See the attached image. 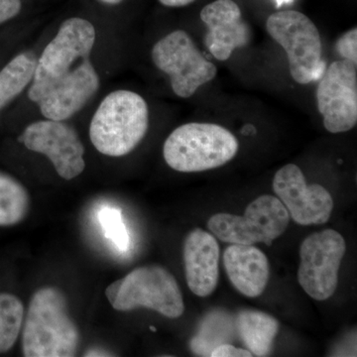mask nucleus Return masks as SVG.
<instances>
[{
	"label": "nucleus",
	"mask_w": 357,
	"mask_h": 357,
	"mask_svg": "<svg viewBox=\"0 0 357 357\" xmlns=\"http://www.w3.org/2000/svg\"><path fill=\"white\" fill-rule=\"evenodd\" d=\"M95 27L84 18L65 20L37 60L28 96L38 103L58 86L98 76L89 60L96 42Z\"/></svg>",
	"instance_id": "1"
},
{
	"label": "nucleus",
	"mask_w": 357,
	"mask_h": 357,
	"mask_svg": "<svg viewBox=\"0 0 357 357\" xmlns=\"http://www.w3.org/2000/svg\"><path fill=\"white\" fill-rule=\"evenodd\" d=\"M23 323L24 356H76L81 335L70 318L67 299L59 289L44 287L36 291Z\"/></svg>",
	"instance_id": "2"
},
{
	"label": "nucleus",
	"mask_w": 357,
	"mask_h": 357,
	"mask_svg": "<svg viewBox=\"0 0 357 357\" xmlns=\"http://www.w3.org/2000/svg\"><path fill=\"white\" fill-rule=\"evenodd\" d=\"M149 109L144 98L119 89L103 98L89 126V138L100 153L126 156L146 135Z\"/></svg>",
	"instance_id": "3"
},
{
	"label": "nucleus",
	"mask_w": 357,
	"mask_h": 357,
	"mask_svg": "<svg viewBox=\"0 0 357 357\" xmlns=\"http://www.w3.org/2000/svg\"><path fill=\"white\" fill-rule=\"evenodd\" d=\"M239 143L229 129L215 123L191 122L176 128L163 146L166 163L173 170L197 173L213 170L236 157Z\"/></svg>",
	"instance_id": "4"
},
{
	"label": "nucleus",
	"mask_w": 357,
	"mask_h": 357,
	"mask_svg": "<svg viewBox=\"0 0 357 357\" xmlns=\"http://www.w3.org/2000/svg\"><path fill=\"white\" fill-rule=\"evenodd\" d=\"M105 296L116 311L147 307L169 319H177L185 311L184 299L175 277L158 265L135 268L107 286Z\"/></svg>",
	"instance_id": "5"
},
{
	"label": "nucleus",
	"mask_w": 357,
	"mask_h": 357,
	"mask_svg": "<svg viewBox=\"0 0 357 357\" xmlns=\"http://www.w3.org/2000/svg\"><path fill=\"white\" fill-rule=\"evenodd\" d=\"M268 34L287 54L294 81L307 84L319 79L326 70L321 34L314 23L296 10L277 11L268 17Z\"/></svg>",
	"instance_id": "6"
},
{
	"label": "nucleus",
	"mask_w": 357,
	"mask_h": 357,
	"mask_svg": "<svg viewBox=\"0 0 357 357\" xmlns=\"http://www.w3.org/2000/svg\"><path fill=\"white\" fill-rule=\"evenodd\" d=\"M289 222L290 215L280 199L263 195L248 204L243 217L217 213L208 220V227L223 243L271 245L285 232Z\"/></svg>",
	"instance_id": "7"
},
{
	"label": "nucleus",
	"mask_w": 357,
	"mask_h": 357,
	"mask_svg": "<svg viewBox=\"0 0 357 357\" xmlns=\"http://www.w3.org/2000/svg\"><path fill=\"white\" fill-rule=\"evenodd\" d=\"M152 61L157 69L170 77L174 93L189 98L199 86L210 83L218 74L215 64L210 62L194 40L183 30L169 33L152 49Z\"/></svg>",
	"instance_id": "8"
},
{
	"label": "nucleus",
	"mask_w": 357,
	"mask_h": 357,
	"mask_svg": "<svg viewBox=\"0 0 357 357\" xmlns=\"http://www.w3.org/2000/svg\"><path fill=\"white\" fill-rule=\"evenodd\" d=\"M345 251L344 237L333 229L314 232L303 241L298 282L312 299L326 301L335 294Z\"/></svg>",
	"instance_id": "9"
},
{
	"label": "nucleus",
	"mask_w": 357,
	"mask_h": 357,
	"mask_svg": "<svg viewBox=\"0 0 357 357\" xmlns=\"http://www.w3.org/2000/svg\"><path fill=\"white\" fill-rule=\"evenodd\" d=\"M317 105L330 133L347 132L357 123V64L349 60L332 63L319 77Z\"/></svg>",
	"instance_id": "10"
},
{
	"label": "nucleus",
	"mask_w": 357,
	"mask_h": 357,
	"mask_svg": "<svg viewBox=\"0 0 357 357\" xmlns=\"http://www.w3.org/2000/svg\"><path fill=\"white\" fill-rule=\"evenodd\" d=\"M27 149L50 159L65 180L81 175L86 168L84 147L74 128L63 121H41L30 124L20 137Z\"/></svg>",
	"instance_id": "11"
},
{
	"label": "nucleus",
	"mask_w": 357,
	"mask_h": 357,
	"mask_svg": "<svg viewBox=\"0 0 357 357\" xmlns=\"http://www.w3.org/2000/svg\"><path fill=\"white\" fill-rule=\"evenodd\" d=\"M273 191L298 225H325L330 220L333 210L330 192L323 185H307L304 174L295 164L277 171Z\"/></svg>",
	"instance_id": "12"
},
{
	"label": "nucleus",
	"mask_w": 357,
	"mask_h": 357,
	"mask_svg": "<svg viewBox=\"0 0 357 357\" xmlns=\"http://www.w3.org/2000/svg\"><path fill=\"white\" fill-rule=\"evenodd\" d=\"M201 20L208 28L204 44L218 61L229 60L234 50L251 39V29L234 0H215L202 9Z\"/></svg>",
	"instance_id": "13"
},
{
	"label": "nucleus",
	"mask_w": 357,
	"mask_h": 357,
	"mask_svg": "<svg viewBox=\"0 0 357 357\" xmlns=\"http://www.w3.org/2000/svg\"><path fill=\"white\" fill-rule=\"evenodd\" d=\"M220 245L213 234L201 229L188 234L184 244L185 280L190 290L206 298L217 289Z\"/></svg>",
	"instance_id": "14"
},
{
	"label": "nucleus",
	"mask_w": 357,
	"mask_h": 357,
	"mask_svg": "<svg viewBox=\"0 0 357 357\" xmlns=\"http://www.w3.org/2000/svg\"><path fill=\"white\" fill-rule=\"evenodd\" d=\"M223 265L234 287L245 297L257 298L264 292L269 279V263L259 248L230 244L223 252Z\"/></svg>",
	"instance_id": "15"
},
{
	"label": "nucleus",
	"mask_w": 357,
	"mask_h": 357,
	"mask_svg": "<svg viewBox=\"0 0 357 357\" xmlns=\"http://www.w3.org/2000/svg\"><path fill=\"white\" fill-rule=\"evenodd\" d=\"M236 330L253 356H268L273 349L279 331V321L266 312L246 310L239 312Z\"/></svg>",
	"instance_id": "16"
},
{
	"label": "nucleus",
	"mask_w": 357,
	"mask_h": 357,
	"mask_svg": "<svg viewBox=\"0 0 357 357\" xmlns=\"http://www.w3.org/2000/svg\"><path fill=\"white\" fill-rule=\"evenodd\" d=\"M37 59L32 53L16 56L0 72V109L20 95L31 83Z\"/></svg>",
	"instance_id": "17"
},
{
	"label": "nucleus",
	"mask_w": 357,
	"mask_h": 357,
	"mask_svg": "<svg viewBox=\"0 0 357 357\" xmlns=\"http://www.w3.org/2000/svg\"><path fill=\"white\" fill-rule=\"evenodd\" d=\"M30 198L15 178L0 172V227L18 225L27 217Z\"/></svg>",
	"instance_id": "18"
},
{
	"label": "nucleus",
	"mask_w": 357,
	"mask_h": 357,
	"mask_svg": "<svg viewBox=\"0 0 357 357\" xmlns=\"http://www.w3.org/2000/svg\"><path fill=\"white\" fill-rule=\"evenodd\" d=\"M24 321V306L20 298L0 293V354L13 349Z\"/></svg>",
	"instance_id": "19"
},
{
	"label": "nucleus",
	"mask_w": 357,
	"mask_h": 357,
	"mask_svg": "<svg viewBox=\"0 0 357 357\" xmlns=\"http://www.w3.org/2000/svg\"><path fill=\"white\" fill-rule=\"evenodd\" d=\"M231 323L227 316L222 314H210L202 324L201 330L192 337L191 349L197 356H211V351L230 340Z\"/></svg>",
	"instance_id": "20"
},
{
	"label": "nucleus",
	"mask_w": 357,
	"mask_h": 357,
	"mask_svg": "<svg viewBox=\"0 0 357 357\" xmlns=\"http://www.w3.org/2000/svg\"><path fill=\"white\" fill-rule=\"evenodd\" d=\"M98 222L107 238L110 239L119 250H128L130 238L121 211L105 206L98 213Z\"/></svg>",
	"instance_id": "21"
},
{
	"label": "nucleus",
	"mask_w": 357,
	"mask_h": 357,
	"mask_svg": "<svg viewBox=\"0 0 357 357\" xmlns=\"http://www.w3.org/2000/svg\"><path fill=\"white\" fill-rule=\"evenodd\" d=\"M335 50L342 60H349L357 64V28L345 32L335 43Z\"/></svg>",
	"instance_id": "22"
},
{
	"label": "nucleus",
	"mask_w": 357,
	"mask_h": 357,
	"mask_svg": "<svg viewBox=\"0 0 357 357\" xmlns=\"http://www.w3.org/2000/svg\"><path fill=\"white\" fill-rule=\"evenodd\" d=\"M21 7V0H0V24L18 15Z\"/></svg>",
	"instance_id": "23"
},
{
	"label": "nucleus",
	"mask_w": 357,
	"mask_h": 357,
	"mask_svg": "<svg viewBox=\"0 0 357 357\" xmlns=\"http://www.w3.org/2000/svg\"><path fill=\"white\" fill-rule=\"evenodd\" d=\"M211 357H251L252 354L248 349H237L234 345L223 344L215 347L211 354Z\"/></svg>",
	"instance_id": "24"
},
{
	"label": "nucleus",
	"mask_w": 357,
	"mask_h": 357,
	"mask_svg": "<svg viewBox=\"0 0 357 357\" xmlns=\"http://www.w3.org/2000/svg\"><path fill=\"white\" fill-rule=\"evenodd\" d=\"M195 1L196 0H159L162 6L167 7H184Z\"/></svg>",
	"instance_id": "25"
},
{
	"label": "nucleus",
	"mask_w": 357,
	"mask_h": 357,
	"mask_svg": "<svg viewBox=\"0 0 357 357\" xmlns=\"http://www.w3.org/2000/svg\"><path fill=\"white\" fill-rule=\"evenodd\" d=\"M86 356H112V354H107V351H100L96 349V351H91L86 352V354H84Z\"/></svg>",
	"instance_id": "26"
},
{
	"label": "nucleus",
	"mask_w": 357,
	"mask_h": 357,
	"mask_svg": "<svg viewBox=\"0 0 357 357\" xmlns=\"http://www.w3.org/2000/svg\"><path fill=\"white\" fill-rule=\"evenodd\" d=\"M98 1L102 2L103 4H107V6H116V4L121 3L123 0H98Z\"/></svg>",
	"instance_id": "27"
},
{
	"label": "nucleus",
	"mask_w": 357,
	"mask_h": 357,
	"mask_svg": "<svg viewBox=\"0 0 357 357\" xmlns=\"http://www.w3.org/2000/svg\"><path fill=\"white\" fill-rule=\"evenodd\" d=\"M275 1H276V6L279 8V7L284 6V4L291 3L292 0H275Z\"/></svg>",
	"instance_id": "28"
},
{
	"label": "nucleus",
	"mask_w": 357,
	"mask_h": 357,
	"mask_svg": "<svg viewBox=\"0 0 357 357\" xmlns=\"http://www.w3.org/2000/svg\"><path fill=\"white\" fill-rule=\"evenodd\" d=\"M150 330H151L152 332H156V328H154V326H150Z\"/></svg>",
	"instance_id": "29"
}]
</instances>
